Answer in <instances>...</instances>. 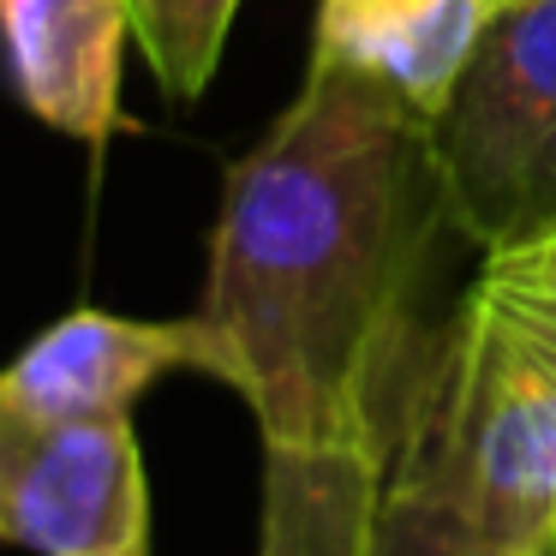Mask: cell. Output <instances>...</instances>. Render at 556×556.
<instances>
[{
    "mask_svg": "<svg viewBox=\"0 0 556 556\" xmlns=\"http://www.w3.org/2000/svg\"><path fill=\"white\" fill-rule=\"evenodd\" d=\"M389 455L377 448H264L257 556H371Z\"/></svg>",
    "mask_w": 556,
    "mask_h": 556,
    "instance_id": "8",
    "label": "cell"
},
{
    "mask_svg": "<svg viewBox=\"0 0 556 556\" xmlns=\"http://www.w3.org/2000/svg\"><path fill=\"white\" fill-rule=\"evenodd\" d=\"M389 460L419 467L491 556L556 539V300L479 276Z\"/></svg>",
    "mask_w": 556,
    "mask_h": 556,
    "instance_id": "2",
    "label": "cell"
},
{
    "mask_svg": "<svg viewBox=\"0 0 556 556\" xmlns=\"http://www.w3.org/2000/svg\"><path fill=\"white\" fill-rule=\"evenodd\" d=\"M126 49H138L132 0H0V66L18 109L90 150L126 126Z\"/></svg>",
    "mask_w": 556,
    "mask_h": 556,
    "instance_id": "6",
    "label": "cell"
},
{
    "mask_svg": "<svg viewBox=\"0 0 556 556\" xmlns=\"http://www.w3.org/2000/svg\"><path fill=\"white\" fill-rule=\"evenodd\" d=\"M532 556H556V539H551V544H539V551H532Z\"/></svg>",
    "mask_w": 556,
    "mask_h": 556,
    "instance_id": "12",
    "label": "cell"
},
{
    "mask_svg": "<svg viewBox=\"0 0 556 556\" xmlns=\"http://www.w3.org/2000/svg\"><path fill=\"white\" fill-rule=\"evenodd\" d=\"M168 371H210L222 383V348L198 312H66L0 365V395L37 419H132Z\"/></svg>",
    "mask_w": 556,
    "mask_h": 556,
    "instance_id": "5",
    "label": "cell"
},
{
    "mask_svg": "<svg viewBox=\"0 0 556 556\" xmlns=\"http://www.w3.org/2000/svg\"><path fill=\"white\" fill-rule=\"evenodd\" d=\"M491 18L496 0H317L312 61L348 66L437 121Z\"/></svg>",
    "mask_w": 556,
    "mask_h": 556,
    "instance_id": "7",
    "label": "cell"
},
{
    "mask_svg": "<svg viewBox=\"0 0 556 556\" xmlns=\"http://www.w3.org/2000/svg\"><path fill=\"white\" fill-rule=\"evenodd\" d=\"M0 539L30 556L150 551L132 419H37L0 395Z\"/></svg>",
    "mask_w": 556,
    "mask_h": 556,
    "instance_id": "4",
    "label": "cell"
},
{
    "mask_svg": "<svg viewBox=\"0 0 556 556\" xmlns=\"http://www.w3.org/2000/svg\"><path fill=\"white\" fill-rule=\"evenodd\" d=\"M496 7H503V0H496Z\"/></svg>",
    "mask_w": 556,
    "mask_h": 556,
    "instance_id": "14",
    "label": "cell"
},
{
    "mask_svg": "<svg viewBox=\"0 0 556 556\" xmlns=\"http://www.w3.org/2000/svg\"><path fill=\"white\" fill-rule=\"evenodd\" d=\"M138 556H150V551H138Z\"/></svg>",
    "mask_w": 556,
    "mask_h": 556,
    "instance_id": "13",
    "label": "cell"
},
{
    "mask_svg": "<svg viewBox=\"0 0 556 556\" xmlns=\"http://www.w3.org/2000/svg\"><path fill=\"white\" fill-rule=\"evenodd\" d=\"M479 276L503 281V288H520V293H539V300H556V228L515 245V252H503V257H484Z\"/></svg>",
    "mask_w": 556,
    "mask_h": 556,
    "instance_id": "11",
    "label": "cell"
},
{
    "mask_svg": "<svg viewBox=\"0 0 556 556\" xmlns=\"http://www.w3.org/2000/svg\"><path fill=\"white\" fill-rule=\"evenodd\" d=\"M371 556H491L472 527L460 520V508L425 479L407 460H389V484L377 503V532Z\"/></svg>",
    "mask_w": 556,
    "mask_h": 556,
    "instance_id": "10",
    "label": "cell"
},
{
    "mask_svg": "<svg viewBox=\"0 0 556 556\" xmlns=\"http://www.w3.org/2000/svg\"><path fill=\"white\" fill-rule=\"evenodd\" d=\"M443 216L503 257L556 228V0H503L431 121Z\"/></svg>",
    "mask_w": 556,
    "mask_h": 556,
    "instance_id": "3",
    "label": "cell"
},
{
    "mask_svg": "<svg viewBox=\"0 0 556 556\" xmlns=\"http://www.w3.org/2000/svg\"><path fill=\"white\" fill-rule=\"evenodd\" d=\"M240 0H132V37L174 102H198L228 49Z\"/></svg>",
    "mask_w": 556,
    "mask_h": 556,
    "instance_id": "9",
    "label": "cell"
},
{
    "mask_svg": "<svg viewBox=\"0 0 556 556\" xmlns=\"http://www.w3.org/2000/svg\"><path fill=\"white\" fill-rule=\"evenodd\" d=\"M443 222L431 121L348 66H305L222 180L198 305L264 448L395 455L389 407Z\"/></svg>",
    "mask_w": 556,
    "mask_h": 556,
    "instance_id": "1",
    "label": "cell"
}]
</instances>
